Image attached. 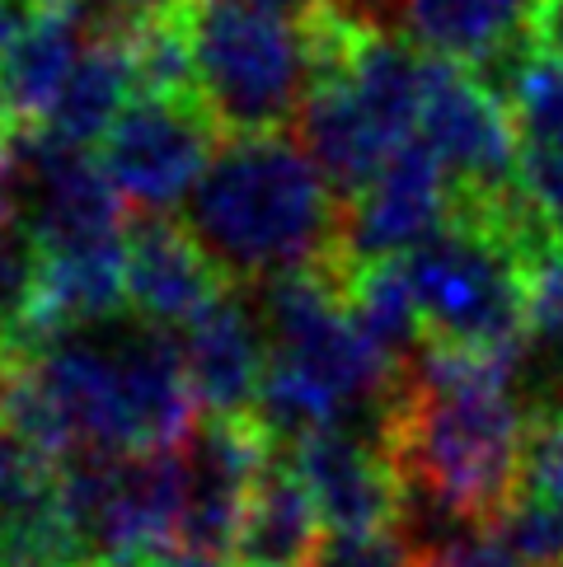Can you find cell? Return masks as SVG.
Returning a JSON list of instances; mask_svg holds the SVG:
<instances>
[{"mask_svg": "<svg viewBox=\"0 0 563 567\" xmlns=\"http://www.w3.org/2000/svg\"><path fill=\"white\" fill-rule=\"evenodd\" d=\"M300 567H422V549L395 525L386 530H329L315 539Z\"/></svg>", "mask_w": 563, "mask_h": 567, "instance_id": "20", "label": "cell"}, {"mask_svg": "<svg viewBox=\"0 0 563 567\" xmlns=\"http://www.w3.org/2000/svg\"><path fill=\"white\" fill-rule=\"evenodd\" d=\"M521 184L535 197V207L563 254V151H521Z\"/></svg>", "mask_w": 563, "mask_h": 567, "instance_id": "24", "label": "cell"}, {"mask_svg": "<svg viewBox=\"0 0 563 567\" xmlns=\"http://www.w3.org/2000/svg\"><path fill=\"white\" fill-rule=\"evenodd\" d=\"M146 567H249L245 558H231V554H212V549H170L151 558Z\"/></svg>", "mask_w": 563, "mask_h": 567, "instance_id": "27", "label": "cell"}, {"mask_svg": "<svg viewBox=\"0 0 563 567\" xmlns=\"http://www.w3.org/2000/svg\"><path fill=\"white\" fill-rule=\"evenodd\" d=\"M136 99V56L127 43H85L80 62L71 66L52 113L43 117V132L66 141V146H90L104 141L109 127L123 117Z\"/></svg>", "mask_w": 563, "mask_h": 567, "instance_id": "16", "label": "cell"}, {"mask_svg": "<svg viewBox=\"0 0 563 567\" xmlns=\"http://www.w3.org/2000/svg\"><path fill=\"white\" fill-rule=\"evenodd\" d=\"M418 141H428L455 188L493 193L521 174V136L508 104L470 66L447 56H428L422 71Z\"/></svg>", "mask_w": 563, "mask_h": 567, "instance_id": "7", "label": "cell"}, {"mask_svg": "<svg viewBox=\"0 0 563 567\" xmlns=\"http://www.w3.org/2000/svg\"><path fill=\"white\" fill-rule=\"evenodd\" d=\"M493 525L526 567H563V497L521 488V497Z\"/></svg>", "mask_w": 563, "mask_h": 567, "instance_id": "19", "label": "cell"}, {"mask_svg": "<svg viewBox=\"0 0 563 567\" xmlns=\"http://www.w3.org/2000/svg\"><path fill=\"white\" fill-rule=\"evenodd\" d=\"M14 216H24V193H19V165L10 146H0V226Z\"/></svg>", "mask_w": 563, "mask_h": 567, "instance_id": "26", "label": "cell"}, {"mask_svg": "<svg viewBox=\"0 0 563 567\" xmlns=\"http://www.w3.org/2000/svg\"><path fill=\"white\" fill-rule=\"evenodd\" d=\"M273 455L277 445L254 413L197 422L193 436L184 441L188 502H184V525H178V549H212V554L235 549L249 488Z\"/></svg>", "mask_w": 563, "mask_h": 567, "instance_id": "10", "label": "cell"}, {"mask_svg": "<svg viewBox=\"0 0 563 567\" xmlns=\"http://www.w3.org/2000/svg\"><path fill=\"white\" fill-rule=\"evenodd\" d=\"M184 226L231 277V287H264L306 268H329L344 281V202H334L329 178L287 132L221 141L188 197Z\"/></svg>", "mask_w": 563, "mask_h": 567, "instance_id": "2", "label": "cell"}, {"mask_svg": "<svg viewBox=\"0 0 563 567\" xmlns=\"http://www.w3.org/2000/svg\"><path fill=\"white\" fill-rule=\"evenodd\" d=\"M535 43L545 52H559L563 56V0H545L540 10V24H535Z\"/></svg>", "mask_w": 563, "mask_h": 567, "instance_id": "28", "label": "cell"}, {"mask_svg": "<svg viewBox=\"0 0 563 567\" xmlns=\"http://www.w3.org/2000/svg\"><path fill=\"white\" fill-rule=\"evenodd\" d=\"M455 216V178L428 151V141H405L357 197L344 202L338 226V268L409 258L418 245Z\"/></svg>", "mask_w": 563, "mask_h": 567, "instance_id": "6", "label": "cell"}, {"mask_svg": "<svg viewBox=\"0 0 563 567\" xmlns=\"http://www.w3.org/2000/svg\"><path fill=\"white\" fill-rule=\"evenodd\" d=\"M521 151H563V56L535 48L502 94Z\"/></svg>", "mask_w": 563, "mask_h": 567, "instance_id": "18", "label": "cell"}, {"mask_svg": "<svg viewBox=\"0 0 563 567\" xmlns=\"http://www.w3.org/2000/svg\"><path fill=\"white\" fill-rule=\"evenodd\" d=\"M315 525L319 512L306 478L296 474L287 451H277L249 488L235 535V558H245L249 567H300L315 549Z\"/></svg>", "mask_w": 563, "mask_h": 567, "instance_id": "14", "label": "cell"}, {"mask_svg": "<svg viewBox=\"0 0 563 567\" xmlns=\"http://www.w3.org/2000/svg\"><path fill=\"white\" fill-rule=\"evenodd\" d=\"M127 310L155 329H184L231 287L197 235L170 212H136L123 235Z\"/></svg>", "mask_w": 563, "mask_h": 567, "instance_id": "12", "label": "cell"}, {"mask_svg": "<svg viewBox=\"0 0 563 567\" xmlns=\"http://www.w3.org/2000/svg\"><path fill=\"white\" fill-rule=\"evenodd\" d=\"M521 352L422 348L380 422L405 488L465 525H493L526 488L531 413L516 394Z\"/></svg>", "mask_w": 563, "mask_h": 567, "instance_id": "1", "label": "cell"}, {"mask_svg": "<svg viewBox=\"0 0 563 567\" xmlns=\"http://www.w3.org/2000/svg\"><path fill=\"white\" fill-rule=\"evenodd\" d=\"M178 352L203 417H249L258 409L273 342L264 310L249 306L239 287H226L178 329Z\"/></svg>", "mask_w": 563, "mask_h": 567, "instance_id": "11", "label": "cell"}, {"mask_svg": "<svg viewBox=\"0 0 563 567\" xmlns=\"http://www.w3.org/2000/svg\"><path fill=\"white\" fill-rule=\"evenodd\" d=\"M540 10L545 0H395V19L413 48L470 66L498 99L540 48Z\"/></svg>", "mask_w": 563, "mask_h": 567, "instance_id": "9", "label": "cell"}, {"mask_svg": "<svg viewBox=\"0 0 563 567\" xmlns=\"http://www.w3.org/2000/svg\"><path fill=\"white\" fill-rule=\"evenodd\" d=\"M422 567H526V563L498 535V525H470V530L422 549Z\"/></svg>", "mask_w": 563, "mask_h": 567, "instance_id": "23", "label": "cell"}, {"mask_svg": "<svg viewBox=\"0 0 563 567\" xmlns=\"http://www.w3.org/2000/svg\"><path fill=\"white\" fill-rule=\"evenodd\" d=\"M85 29L75 24L71 10H38L14 43L0 52V75L10 90V109L24 127H43L57 94H62L71 66L85 52Z\"/></svg>", "mask_w": 563, "mask_h": 567, "instance_id": "15", "label": "cell"}, {"mask_svg": "<svg viewBox=\"0 0 563 567\" xmlns=\"http://www.w3.org/2000/svg\"><path fill=\"white\" fill-rule=\"evenodd\" d=\"M197 104L221 136L287 132L306 104L300 24L273 0H188L184 6Z\"/></svg>", "mask_w": 563, "mask_h": 567, "instance_id": "3", "label": "cell"}, {"mask_svg": "<svg viewBox=\"0 0 563 567\" xmlns=\"http://www.w3.org/2000/svg\"><path fill=\"white\" fill-rule=\"evenodd\" d=\"M300 146L310 151L319 174L329 178L338 197H357L371 178L386 169V159L399 151L376 127V117L357 104V94L344 80H315L300 104Z\"/></svg>", "mask_w": 563, "mask_h": 567, "instance_id": "13", "label": "cell"}, {"mask_svg": "<svg viewBox=\"0 0 563 567\" xmlns=\"http://www.w3.org/2000/svg\"><path fill=\"white\" fill-rule=\"evenodd\" d=\"M531 342L563 367V254L531 268Z\"/></svg>", "mask_w": 563, "mask_h": 567, "instance_id": "22", "label": "cell"}, {"mask_svg": "<svg viewBox=\"0 0 563 567\" xmlns=\"http://www.w3.org/2000/svg\"><path fill=\"white\" fill-rule=\"evenodd\" d=\"M0 375H6V357H0Z\"/></svg>", "mask_w": 563, "mask_h": 567, "instance_id": "31", "label": "cell"}, {"mask_svg": "<svg viewBox=\"0 0 563 567\" xmlns=\"http://www.w3.org/2000/svg\"><path fill=\"white\" fill-rule=\"evenodd\" d=\"M526 488L563 497V409L531 422V451H526Z\"/></svg>", "mask_w": 563, "mask_h": 567, "instance_id": "25", "label": "cell"}, {"mask_svg": "<svg viewBox=\"0 0 563 567\" xmlns=\"http://www.w3.org/2000/svg\"><path fill=\"white\" fill-rule=\"evenodd\" d=\"M273 6H291V10H306V6H315V0H273Z\"/></svg>", "mask_w": 563, "mask_h": 567, "instance_id": "30", "label": "cell"}, {"mask_svg": "<svg viewBox=\"0 0 563 567\" xmlns=\"http://www.w3.org/2000/svg\"><path fill=\"white\" fill-rule=\"evenodd\" d=\"M216 123L197 99L136 94L99 141L109 178L141 212H174L188 202L221 146Z\"/></svg>", "mask_w": 563, "mask_h": 567, "instance_id": "5", "label": "cell"}, {"mask_svg": "<svg viewBox=\"0 0 563 567\" xmlns=\"http://www.w3.org/2000/svg\"><path fill=\"white\" fill-rule=\"evenodd\" d=\"M132 567H146V563H132Z\"/></svg>", "mask_w": 563, "mask_h": 567, "instance_id": "32", "label": "cell"}, {"mask_svg": "<svg viewBox=\"0 0 563 567\" xmlns=\"http://www.w3.org/2000/svg\"><path fill=\"white\" fill-rule=\"evenodd\" d=\"M188 0H71L75 24L85 29L90 43H136L160 19L178 14Z\"/></svg>", "mask_w": 563, "mask_h": 567, "instance_id": "21", "label": "cell"}, {"mask_svg": "<svg viewBox=\"0 0 563 567\" xmlns=\"http://www.w3.org/2000/svg\"><path fill=\"white\" fill-rule=\"evenodd\" d=\"M19 127V117H14V109H10V90H6V75H0V146L10 141V132Z\"/></svg>", "mask_w": 563, "mask_h": 567, "instance_id": "29", "label": "cell"}, {"mask_svg": "<svg viewBox=\"0 0 563 567\" xmlns=\"http://www.w3.org/2000/svg\"><path fill=\"white\" fill-rule=\"evenodd\" d=\"M344 300L357 319V329L371 338V348L386 361H395L399 371H409L418 361V352L428 348V323H422L405 258L348 268L344 272Z\"/></svg>", "mask_w": 563, "mask_h": 567, "instance_id": "17", "label": "cell"}, {"mask_svg": "<svg viewBox=\"0 0 563 567\" xmlns=\"http://www.w3.org/2000/svg\"><path fill=\"white\" fill-rule=\"evenodd\" d=\"M287 460L306 478L319 525L329 530H386L405 516V474L376 427L334 422L296 441Z\"/></svg>", "mask_w": 563, "mask_h": 567, "instance_id": "8", "label": "cell"}, {"mask_svg": "<svg viewBox=\"0 0 563 567\" xmlns=\"http://www.w3.org/2000/svg\"><path fill=\"white\" fill-rule=\"evenodd\" d=\"M432 348L521 352L531 338V268L493 220L455 193V216L409 258Z\"/></svg>", "mask_w": 563, "mask_h": 567, "instance_id": "4", "label": "cell"}]
</instances>
